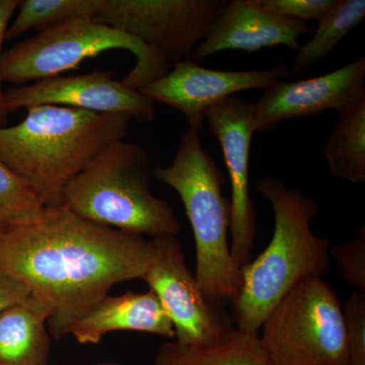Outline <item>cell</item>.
<instances>
[{"instance_id":"obj_11","label":"cell","mask_w":365,"mask_h":365,"mask_svg":"<svg viewBox=\"0 0 365 365\" xmlns=\"http://www.w3.org/2000/svg\"><path fill=\"white\" fill-rule=\"evenodd\" d=\"M290 76V66L279 64L265 71H217L190 58L170 66L163 78L139 88L155 103L177 110L189 127L203 131L205 114L225 98L247 90H264Z\"/></svg>"},{"instance_id":"obj_5","label":"cell","mask_w":365,"mask_h":365,"mask_svg":"<svg viewBox=\"0 0 365 365\" xmlns=\"http://www.w3.org/2000/svg\"><path fill=\"white\" fill-rule=\"evenodd\" d=\"M153 165L143 146L116 141L67 184L62 204L83 220L129 234L177 237L174 209L151 191Z\"/></svg>"},{"instance_id":"obj_3","label":"cell","mask_w":365,"mask_h":365,"mask_svg":"<svg viewBox=\"0 0 365 365\" xmlns=\"http://www.w3.org/2000/svg\"><path fill=\"white\" fill-rule=\"evenodd\" d=\"M255 189L270 203L275 225L267 248L241 268V292L232 302L235 328L249 334H259L270 312L300 280L323 277L331 258L330 242L311 228L319 211L313 197L272 176L257 181Z\"/></svg>"},{"instance_id":"obj_10","label":"cell","mask_w":365,"mask_h":365,"mask_svg":"<svg viewBox=\"0 0 365 365\" xmlns=\"http://www.w3.org/2000/svg\"><path fill=\"white\" fill-rule=\"evenodd\" d=\"M253 103L239 96L225 98L205 114L209 129L222 148L230 180V254L239 268L252 259L257 211L250 195V153L254 134Z\"/></svg>"},{"instance_id":"obj_19","label":"cell","mask_w":365,"mask_h":365,"mask_svg":"<svg viewBox=\"0 0 365 365\" xmlns=\"http://www.w3.org/2000/svg\"><path fill=\"white\" fill-rule=\"evenodd\" d=\"M364 18V0H338L332 11L318 21L313 38L297 48L294 64L290 66V76H299L307 67L322 63Z\"/></svg>"},{"instance_id":"obj_13","label":"cell","mask_w":365,"mask_h":365,"mask_svg":"<svg viewBox=\"0 0 365 365\" xmlns=\"http://www.w3.org/2000/svg\"><path fill=\"white\" fill-rule=\"evenodd\" d=\"M365 98V58L335 71L297 81H280L253 103L255 132L266 133L280 123L325 111H347Z\"/></svg>"},{"instance_id":"obj_24","label":"cell","mask_w":365,"mask_h":365,"mask_svg":"<svg viewBox=\"0 0 365 365\" xmlns=\"http://www.w3.org/2000/svg\"><path fill=\"white\" fill-rule=\"evenodd\" d=\"M338 0H263L270 11L300 23L319 21L330 13Z\"/></svg>"},{"instance_id":"obj_20","label":"cell","mask_w":365,"mask_h":365,"mask_svg":"<svg viewBox=\"0 0 365 365\" xmlns=\"http://www.w3.org/2000/svg\"><path fill=\"white\" fill-rule=\"evenodd\" d=\"M104 0H24L7 28L6 39H16L30 31L44 32L78 19H95Z\"/></svg>"},{"instance_id":"obj_1","label":"cell","mask_w":365,"mask_h":365,"mask_svg":"<svg viewBox=\"0 0 365 365\" xmlns=\"http://www.w3.org/2000/svg\"><path fill=\"white\" fill-rule=\"evenodd\" d=\"M153 250V239L88 222L61 204L0 230V270L52 304L48 325L59 340L115 284L143 279Z\"/></svg>"},{"instance_id":"obj_16","label":"cell","mask_w":365,"mask_h":365,"mask_svg":"<svg viewBox=\"0 0 365 365\" xmlns=\"http://www.w3.org/2000/svg\"><path fill=\"white\" fill-rule=\"evenodd\" d=\"M53 314L49 302L33 294L0 312V365H47L51 343L46 323Z\"/></svg>"},{"instance_id":"obj_18","label":"cell","mask_w":365,"mask_h":365,"mask_svg":"<svg viewBox=\"0 0 365 365\" xmlns=\"http://www.w3.org/2000/svg\"><path fill=\"white\" fill-rule=\"evenodd\" d=\"M324 155L338 179L352 184L365 182V98L341 113L327 138Z\"/></svg>"},{"instance_id":"obj_25","label":"cell","mask_w":365,"mask_h":365,"mask_svg":"<svg viewBox=\"0 0 365 365\" xmlns=\"http://www.w3.org/2000/svg\"><path fill=\"white\" fill-rule=\"evenodd\" d=\"M30 294V290L21 281L0 270V312L23 302Z\"/></svg>"},{"instance_id":"obj_27","label":"cell","mask_w":365,"mask_h":365,"mask_svg":"<svg viewBox=\"0 0 365 365\" xmlns=\"http://www.w3.org/2000/svg\"><path fill=\"white\" fill-rule=\"evenodd\" d=\"M91 365H119L117 364H91Z\"/></svg>"},{"instance_id":"obj_28","label":"cell","mask_w":365,"mask_h":365,"mask_svg":"<svg viewBox=\"0 0 365 365\" xmlns=\"http://www.w3.org/2000/svg\"><path fill=\"white\" fill-rule=\"evenodd\" d=\"M0 230H1V228H0Z\"/></svg>"},{"instance_id":"obj_2","label":"cell","mask_w":365,"mask_h":365,"mask_svg":"<svg viewBox=\"0 0 365 365\" xmlns=\"http://www.w3.org/2000/svg\"><path fill=\"white\" fill-rule=\"evenodd\" d=\"M26 110L20 123L0 127V158L45 206L61 205L67 184L108 146L123 140L132 120L61 106Z\"/></svg>"},{"instance_id":"obj_14","label":"cell","mask_w":365,"mask_h":365,"mask_svg":"<svg viewBox=\"0 0 365 365\" xmlns=\"http://www.w3.org/2000/svg\"><path fill=\"white\" fill-rule=\"evenodd\" d=\"M312 33L314 30L309 24L274 13L264 6L263 0H232L190 59L198 63L227 50L255 52L276 46L297 50L302 36Z\"/></svg>"},{"instance_id":"obj_22","label":"cell","mask_w":365,"mask_h":365,"mask_svg":"<svg viewBox=\"0 0 365 365\" xmlns=\"http://www.w3.org/2000/svg\"><path fill=\"white\" fill-rule=\"evenodd\" d=\"M349 365H365V290H356L343 307Z\"/></svg>"},{"instance_id":"obj_9","label":"cell","mask_w":365,"mask_h":365,"mask_svg":"<svg viewBox=\"0 0 365 365\" xmlns=\"http://www.w3.org/2000/svg\"><path fill=\"white\" fill-rule=\"evenodd\" d=\"M153 256L143 280L169 317L177 342L188 347L216 344L234 330L220 307L210 304L187 267L177 237H155Z\"/></svg>"},{"instance_id":"obj_21","label":"cell","mask_w":365,"mask_h":365,"mask_svg":"<svg viewBox=\"0 0 365 365\" xmlns=\"http://www.w3.org/2000/svg\"><path fill=\"white\" fill-rule=\"evenodd\" d=\"M45 207L28 182L0 158V228L26 222Z\"/></svg>"},{"instance_id":"obj_6","label":"cell","mask_w":365,"mask_h":365,"mask_svg":"<svg viewBox=\"0 0 365 365\" xmlns=\"http://www.w3.org/2000/svg\"><path fill=\"white\" fill-rule=\"evenodd\" d=\"M115 49L135 57L133 69L121 81L128 88L138 91L170 71L162 57L128 34L93 19H78L38 33L2 53L1 79L18 85L42 81Z\"/></svg>"},{"instance_id":"obj_4","label":"cell","mask_w":365,"mask_h":365,"mask_svg":"<svg viewBox=\"0 0 365 365\" xmlns=\"http://www.w3.org/2000/svg\"><path fill=\"white\" fill-rule=\"evenodd\" d=\"M201 133L188 127L172 163L167 167L155 163L153 178L179 194L195 237L194 275L205 299L220 307L225 300L237 299L242 272L228 244L230 203L222 190L227 179L204 150Z\"/></svg>"},{"instance_id":"obj_23","label":"cell","mask_w":365,"mask_h":365,"mask_svg":"<svg viewBox=\"0 0 365 365\" xmlns=\"http://www.w3.org/2000/svg\"><path fill=\"white\" fill-rule=\"evenodd\" d=\"M330 255L339 266L343 282L365 290V227L360 228L354 241L341 242L330 249Z\"/></svg>"},{"instance_id":"obj_26","label":"cell","mask_w":365,"mask_h":365,"mask_svg":"<svg viewBox=\"0 0 365 365\" xmlns=\"http://www.w3.org/2000/svg\"><path fill=\"white\" fill-rule=\"evenodd\" d=\"M20 0H0V127L6 126L7 116L9 114L6 112L4 107V93L2 91L1 83V47L2 42L6 38L7 28L9 26V21L13 18L14 13L20 6Z\"/></svg>"},{"instance_id":"obj_17","label":"cell","mask_w":365,"mask_h":365,"mask_svg":"<svg viewBox=\"0 0 365 365\" xmlns=\"http://www.w3.org/2000/svg\"><path fill=\"white\" fill-rule=\"evenodd\" d=\"M155 365H274L259 334L235 328L216 344L188 347L177 341L162 346Z\"/></svg>"},{"instance_id":"obj_7","label":"cell","mask_w":365,"mask_h":365,"mask_svg":"<svg viewBox=\"0 0 365 365\" xmlns=\"http://www.w3.org/2000/svg\"><path fill=\"white\" fill-rule=\"evenodd\" d=\"M339 297L322 277L300 280L264 321L260 337L274 365H349Z\"/></svg>"},{"instance_id":"obj_15","label":"cell","mask_w":365,"mask_h":365,"mask_svg":"<svg viewBox=\"0 0 365 365\" xmlns=\"http://www.w3.org/2000/svg\"><path fill=\"white\" fill-rule=\"evenodd\" d=\"M137 331L175 338L174 326L153 290L107 295L74 324L71 335L81 344H97L106 334Z\"/></svg>"},{"instance_id":"obj_8","label":"cell","mask_w":365,"mask_h":365,"mask_svg":"<svg viewBox=\"0 0 365 365\" xmlns=\"http://www.w3.org/2000/svg\"><path fill=\"white\" fill-rule=\"evenodd\" d=\"M227 0H104L93 19L128 34L170 67L191 57Z\"/></svg>"},{"instance_id":"obj_12","label":"cell","mask_w":365,"mask_h":365,"mask_svg":"<svg viewBox=\"0 0 365 365\" xmlns=\"http://www.w3.org/2000/svg\"><path fill=\"white\" fill-rule=\"evenodd\" d=\"M44 105L101 114H127L139 122H151L157 116L153 101L113 78L112 72L107 71L53 76L31 86H11L4 93L7 114Z\"/></svg>"}]
</instances>
